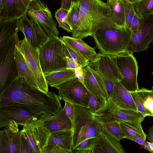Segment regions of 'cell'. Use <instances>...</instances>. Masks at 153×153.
Listing matches in <instances>:
<instances>
[{
    "instance_id": "1",
    "label": "cell",
    "mask_w": 153,
    "mask_h": 153,
    "mask_svg": "<svg viewBox=\"0 0 153 153\" xmlns=\"http://www.w3.org/2000/svg\"><path fill=\"white\" fill-rule=\"evenodd\" d=\"M61 100L53 92L45 93L33 88L23 78L19 76L0 93V107L23 105L43 121L62 109Z\"/></svg>"
},
{
    "instance_id": "2",
    "label": "cell",
    "mask_w": 153,
    "mask_h": 153,
    "mask_svg": "<svg viewBox=\"0 0 153 153\" xmlns=\"http://www.w3.org/2000/svg\"><path fill=\"white\" fill-rule=\"evenodd\" d=\"M80 4L79 18L72 30V37L82 39L92 36L103 28L121 27L111 19L107 3L101 0H83Z\"/></svg>"
},
{
    "instance_id": "3",
    "label": "cell",
    "mask_w": 153,
    "mask_h": 153,
    "mask_svg": "<svg viewBox=\"0 0 153 153\" xmlns=\"http://www.w3.org/2000/svg\"><path fill=\"white\" fill-rule=\"evenodd\" d=\"M131 34V29L126 25L103 28L95 32L92 36L101 53L114 55L129 51Z\"/></svg>"
},
{
    "instance_id": "4",
    "label": "cell",
    "mask_w": 153,
    "mask_h": 153,
    "mask_svg": "<svg viewBox=\"0 0 153 153\" xmlns=\"http://www.w3.org/2000/svg\"><path fill=\"white\" fill-rule=\"evenodd\" d=\"M74 117L72 122V150L85 140L95 137L103 131L96 116L87 108L74 105Z\"/></svg>"
},
{
    "instance_id": "5",
    "label": "cell",
    "mask_w": 153,
    "mask_h": 153,
    "mask_svg": "<svg viewBox=\"0 0 153 153\" xmlns=\"http://www.w3.org/2000/svg\"><path fill=\"white\" fill-rule=\"evenodd\" d=\"M41 67L45 76L66 69V55L63 40L58 36L49 37L39 49Z\"/></svg>"
},
{
    "instance_id": "6",
    "label": "cell",
    "mask_w": 153,
    "mask_h": 153,
    "mask_svg": "<svg viewBox=\"0 0 153 153\" xmlns=\"http://www.w3.org/2000/svg\"><path fill=\"white\" fill-rule=\"evenodd\" d=\"M19 41L17 33L0 48V93L18 77L15 51Z\"/></svg>"
},
{
    "instance_id": "7",
    "label": "cell",
    "mask_w": 153,
    "mask_h": 153,
    "mask_svg": "<svg viewBox=\"0 0 153 153\" xmlns=\"http://www.w3.org/2000/svg\"><path fill=\"white\" fill-rule=\"evenodd\" d=\"M16 46L23 55L34 79L39 90L46 93L48 85L42 71L39 60V49L33 47L26 37L19 41Z\"/></svg>"
},
{
    "instance_id": "8",
    "label": "cell",
    "mask_w": 153,
    "mask_h": 153,
    "mask_svg": "<svg viewBox=\"0 0 153 153\" xmlns=\"http://www.w3.org/2000/svg\"><path fill=\"white\" fill-rule=\"evenodd\" d=\"M111 55L123 77L120 82L130 92L137 91L139 89L137 82L138 66L133 53L126 51Z\"/></svg>"
},
{
    "instance_id": "9",
    "label": "cell",
    "mask_w": 153,
    "mask_h": 153,
    "mask_svg": "<svg viewBox=\"0 0 153 153\" xmlns=\"http://www.w3.org/2000/svg\"><path fill=\"white\" fill-rule=\"evenodd\" d=\"M27 139L33 153H45L51 133L39 119L25 124L20 131Z\"/></svg>"
},
{
    "instance_id": "10",
    "label": "cell",
    "mask_w": 153,
    "mask_h": 153,
    "mask_svg": "<svg viewBox=\"0 0 153 153\" xmlns=\"http://www.w3.org/2000/svg\"><path fill=\"white\" fill-rule=\"evenodd\" d=\"M56 88L58 90L57 95L61 100L74 105L88 107V91L76 78L61 84Z\"/></svg>"
},
{
    "instance_id": "11",
    "label": "cell",
    "mask_w": 153,
    "mask_h": 153,
    "mask_svg": "<svg viewBox=\"0 0 153 153\" xmlns=\"http://www.w3.org/2000/svg\"><path fill=\"white\" fill-rule=\"evenodd\" d=\"M137 31L132 33L129 52L133 53L146 51L153 43V14L139 18Z\"/></svg>"
},
{
    "instance_id": "12",
    "label": "cell",
    "mask_w": 153,
    "mask_h": 153,
    "mask_svg": "<svg viewBox=\"0 0 153 153\" xmlns=\"http://www.w3.org/2000/svg\"><path fill=\"white\" fill-rule=\"evenodd\" d=\"M27 15L33 17L38 21L49 37L58 36L59 32L56 24L47 4L40 0L30 2Z\"/></svg>"
},
{
    "instance_id": "13",
    "label": "cell",
    "mask_w": 153,
    "mask_h": 153,
    "mask_svg": "<svg viewBox=\"0 0 153 153\" xmlns=\"http://www.w3.org/2000/svg\"><path fill=\"white\" fill-rule=\"evenodd\" d=\"M41 119L27 108L23 105H13L0 107V127L7 126L10 121L24 126L33 121Z\"/></svg>"
},
{
    "instance_id": "14",
    "label": "cell",
    "mask_w": 153,
    "mask_h": 153,
    "mask_svg": "<svg viewBox=\"0 0 153 153\" xmlns=\"http://www.w3.org/2000/svg\"><path fill=\"white\" fill-rule=\"evenodd\" d=\"M26 14L20 18L19 30L21 31L28 41L34 48H39L49 37L38 21L31 15Z\"/></svg>"
},
{
    "instance_id": "15",
    "label": "cell",
    "mask_w": 153,
    "mask_h": 153,
    "mask_svg": "<svg viewBox=\"0 0 153 153\" xmlns=\"http://www.w3.org/2000/svg\"><path fill=\"white\" fill-rule=\"evenodd\" d=\"M88 65L100 75L109 79L119 81L123 79L111 55L98 53L95 59L89 62Z\"/></svg>"
},
{
    "instance_id": "16",
    "label": "cell",
    "mask_w": 153,
    "mask_h": 153,
    "mask_svg": "<svg viewBox=\"0 0 153 153\" xmlns=\"http://www.w3.org/2000/svg\"><path fill=\"white\" fill-rule=\"evenodd\" d=\"M93 153H126L125 149L118 141L103 130L94 137L92 148Z\"/></svg>"
},
{
    "instance_id": "17",
    "label": "cell",
    "mask_w": 153,
    "mask_h": 153,
    "mask_svg": "<svg viewBox=\"0 0 153 153\" xmlns=\"http://www.w3.org/2000/svg\"><path fill=\"white\" fill-rule=\"evenodd\" d=\"M108 100L107 108L103 113L115 120L119 122H142L145 117L139 111L119 107L111 98Z\"/></svg>"
},
{
    "instance_id": "18",
    "label": "cell",
    "mask_w": 153,
    "mask_h": 153,
    "mask_svg": "<svg viewBox=\"0 0 153 153\" xmlns=\"http://www.w3.org/2000/svg\"><path fill=\"white\" fill-rule=\"evenodd\" d=\"M30 2L29 0H5L0 8V19L20 18L27 14Z\"/></svg>"
},
{
    "instance_id": "19",
    "label": "cell",
    "mask_w": 153,
    "mask_h": 153,
    "mask_svg": "<svg viewBox=\"0 0 153 153\" xmlns=\"http://www.w3.org/2000/svg\"><path fill=\"white\" fill-rule=\"evenodd\" d=\"M82 68L84 73L82 83L88 91L94 95L107 98L104 84L98 72L88 64Z\"/></svg>"
},
{
    "instance_id": "20",
    "label": "cell",
    "mask_w": 153,
    "mask_h": 153,
    "mask_svg": "<svg viewBox=\"0 0 153 153\" xmlns=\"http://www.w3.org/2000/svg\"><path fill=\"white\" fill-rule=\"evenodd\" d=\"M5 128L0 131V153H19L21 131Z\"/></svg>"
},
{
    "instance_id": "21",
    "label": "cell",
    "mask_w": 153,
    "mask_h": 153,
    "mask_svg": "<svg viewBox=\"0 0 153 153\" xmlns=\"http://www.w3.org/2000/svg\"><path fill=\"white\" fill-rule=\"evenodd\" d=\"M43 121L51 133L72 128V121L66 114L64 106L55 114Z\"/></svg>"
},
{
    "instance_id": "22",
    "label": "cell",
    "mask_w": 153,
    "mask_h": 153,
    "mask_svg": "<svg viewBox=\"0 0 153 153\" xmlns=\"http://www.w3.org/2000/svg\"><path fill=\"white\" fill-rule=\"evenodd\" d=\"M114 82L115 88L111 98L112 100L121 108L138 111L130 92L127 91L119 81L114 80Z\"/></svg>"
},
{
    "instance_id": "23",
    "label": "cell",
    "mask_w": 153,
    "mask_h": 153,
    "mask_svg": "<svg viewBox=\"0 0 153 153\" xmlns=\"http://www.w3.org/2000/svg\"><path fill=\"white\" fill-rule=\"evenodd\" d=\"M62 39L66 45L89 62L96 57L97 54L94 49L88 45L82 39L69 36H64Z\"/></svg>"
},
{
    "instance_id": "24",
    "label": "cell",
    "mask_w": 153,
    "mask_h": 153,
    "mask_svg": "<svg viewBox=\"0 0 153 153\" xmlns=\"http://www.w3.org/2000/svg\"><path fill=\"white\" fill-rule=\"evenodd\" d=\"M103 130L114 139L120 141L125 138L126 135L120 125V122L103 113L95 115Z\"/></svg>"
},
{
    "instance_id": "25",
    "label": "cell",
    "mask_w": 153,
    "mask_h": 153,
    "mask_svg": "<svg viewBox=\"0 0 153 153\" xmlns=\"http://www.w3.org/2000/svg\"><path fill=\"white\" fill-rule=\"evenodd\" d=\"M15 56L18 70V76L23 78L33 88L39 90L31 72L23 55L18 49L16 45L15 51Z\"/></svg>"
},
{
    "instance_id": "26",
    "label": "cell",
    "mask_w": 153,
    "mask_h": 153,
    "mask_svg": "<svg viewBox=\"0 0 153 153\" xmlns=\"http://www.w3.org/2000/svg\"><path fill=\"white\" fill-rule=\"evenodd\" d=\"M19 19H0V48L9 39L18 33Z\"/></svg>"
},
{
    "instance_id": "27",
    "label": "cell",
    "mask_w": 153,
    "mask_h": 153,
    "mask_svg": "<svg viewBox=\"0 0 153 153\" xmlns=\"http://www.w3.org/2000/svg\"><path fill=\"white\" fill-rule=\"evenodd\" d=\"M72 135V129L51 133L48 144H56L69 153H73Z\"/></svg>"
},
{
    "instance_id": "28",
    "label": "cell",
    "mask_w": 153,
    "mask_h": 153,
    "mask_svg": "<svg viewBox=\"0 0 153 153\" xmlns=\"http://www.w3.org/2000/svg\"><path fill=\"white\" fill-rule=\"evenodd\" d=\"M48 85L56 88L61 84L76 78L75 70L65 69L50 74L45 76Z\"/></svg>"
},
{
    "instance_id": "29",
    "label": "cell",
    "mask_w": 153,
    "mask_h": 153,
    "mask_svg": "<svg viewBox=\"0 0 153 153\" xmlns=\"http://www.w3.org/2000/svg\"><path fill=\"white\" fill-rule=\"evenodd\" d=\"M141 123L140 121L120 122V127L126 137H133L146 140V135L143 130Z\"/></svg>"
},
{
    "instance_id": "30",
    "label": "cell",
    "mask_w": 153,
    "mask_h": 153,
    "mask_svg": "<svg viewBox=\"0 0 153 153\" xmlns=\"http://www.w3.org/2000/svg\"><path fill=\"white\" fill-rule=\"evenodd\" d=\"M89 110L93 114L98 115L105 112L107 108L108 100L104 97L95 96L88 91Z\"/></svg>"
},
{
    "instance_id": "31",
    "label": "cell",
    "mask_w": 153,
    "mask_h": 153,
    "mask_svg": "<svg viewBox=\"0 0 153 153\" xmlns=\"http://www.w3.org/2000/svg\"><path fill=\"white\" fill-rule=\"evenodd\" d=\"M109 6L111 8V17L113 21L119 26H126L124 9L122 0H118L114 4Z\"/></svg>"
},
{
    "instance_id": "32",
    "label": "cell",
    "mask_w": 153,
    "mask_h": 153,
    "mask_svg": "<svg viewBox=\"0 0 153 153\" xmlns=\"http://www.w3.org/2000/svg\"><path fill=\"white\" fill-rule=\"evenodd\" d=\"M132 4L135 13L139 18L153 14V0H138Z\"/></svg>"
},
{
    "instance_id": "33",
    "label": "cell",
    "mask_w": 153,
    "mask_h": 153,
    "mask_svg": "<svg viewBox=\"0 0 153 153\" xmlns=\"http://www.w3.org/2000/svg\"><path fill=\"white\" fill-rule=\"evenodd\" d=\"M136 91L140 96L144 107L153 117V90L142 87Z\"/></svg>"
},
{
    "instance_id": "34",
    "label": "cell",
    "mask_w": 153,
    "mask_h": 153,
    "mask_svg": "<svg viewBox=\"0 0 153 153\" xmlns=\"http://www.w3.org/2000/svg\"><path fill=\"white\" fill-rule=\"evenodd\" d=\"M68 11V10L60 7L56 11L55 17L58 22L59 27L62 28L69 33H71L72 29L67 17Z\"/></svg>"
},
{
    "instance_id": "35",
    "label": "cell",
    "mask_w": 153,
    "mask_h": 153,
    "mask_svg": "<svg viewBox=\"0 0 153 153\" xmlns=\"http://www.w3.org/2000/svg\"><path fill=\"white\" fill-rule=\"evenodd\" d=\"M63 43L66 56L69 57L75 61L81 68H82L89 64V61L78 54L66 45L63 41Z\"/></svg>"
},
{
    "instance_id": "36",
    "label": "cell",
    "mask_w": 153,
    "mask_h": 153,
    "mask_svg": "<svg viewBox=\"0 0 153 153\" xmlns=\"http://www.w3.org/2000/svg\"><path fill=\"white\" fill-rule=\"evenodd\" d=\"M81 4L72 2L67 14L69 23L72 29L76 24L79 16Z\"/></svg>"
},
{
    "instance_id": "37",
    "label": "cell",
    "mask_w": 153,
    "mask_h": 153,
    "mask_svg": "<svg viewBox=\"0 0 153 153\" xmlns=\"http://www.w3.org/2000/svg\"><path fill=\"white\" fill-rule=\"evenodd\" d=\"M123 4L126 24L131 29L132 21L135 13L132 3L128 0H122Z\"/></svg>"
},
{
    "instance_id": "38",
    "label": "cell",
    "mask_w": 153,
    "mask_h": 153,
    "mask_svg": "<svg viewBox=\"0 0 153 153\" xmlns=\"http://www.w3.org/2000/svg\"><path fill=\"white\" fill-rule=\"evenodd\" d=\"M94 137L88 139L82 142L74 149L77 153H93L92 148Z\"/></svg>"
},
{
    "instance_id": "39",
    "label": "cell",
    "mask_w": 153,
    "mask_h": 153,
    "mask_svg": "<svg viewBox=\"0 0 153 153\" xmlns=\"http://www.w3.org/2000/svg\"><path fill=\"white\" fill-rule=\"evenodd\" d=\"M138 111L140 112L145 117L147 116L153 117L144 107L140 96L136 91L130 92Z\"/></svg>"
},
{
    "instance_id": "40",
    "label": "cell",
    "mask_w": 153,
    "mask_h": 153,
    "mask_svg": "<svg viewBox=\"0 0 153 153\" xmlns=\"http://www.w3.org/2000/svg\"><path fill=\"white\" fill-rule=\"evenodd\" d=\"M104 84L107 99L111 98L115 90L114 80L109 79L99 74Z\"/></svg>"
},
{
    "instance_id": "41",
    "label": "cell",
    "mask_w": 153,
    "mask_h": 153,
    "mask_svg": "<svg viewBox=\"0 0 153 153\" xmlns=\"http://www.w3.org/2000/svg\"><path fill=\"white\" fill-rule=\"evenodd\" d=\"M19 153H33L28 141L21 133Z\"/></svg>"
},
{
    "instance_id": "42",
    "label": "cell",
    "mask_w": 153,
    "mask_h": 153,
    "mask_svg": "<svg viewBox=\"0 0 153 153\" xmlns=\"http://www.w3.org/2000/svg\"><path fill=\"white\" fill-rule=\"evenodd\" d=\"M45 153H69L66 150L62 148L58 145L48 144L46 148Z\"/></svg>"
},
{
    "instance_id": "43",
    "label": "cell",
    "mask_w": 153,
    "mask_h": 153,
    "mask_svg": "<svg viewBox=\"0 0 153 153\" xmlns=\"http://www.w3.org/2000/svg\"><path fill=\"white\" fill-rule=\"evenodd\" d=\"M65 102V105L64 106L65 108L66 113L72 122L74 117V105L67 101Z\"/></svg>"
},
{
    "instance_id": "44",
    "label": "cell",
    "mask_w": 153,
    "mask_h": 153,
    "mask_svg": "<svg viewBox=\"0 0 153 153\" xmlns=\"http://www.w3.org/2000/svg\"><path fill=\"white\" fill-rule=\"evenodd\" d=\"M139 25V18L135 13L132 21L131 28L132 33H134L137 31Z\"/></svg>"
},
{
    "instance_id": "45",
    "label": "cell",
    "mask_w": 153,
    "mask_h": 153,
    "mask_svg": "<svg viewBox=\"0 0 153 153\" xmlns=\"http://www.w3.org/2000/svg\"><path fill=\"white\" fill-rule=\"evenodd\" d=\"M75 71L76 78L82 82L84 77V73L82 68L78 65L75 69Z\"/></svg>"
},
{
    "instance_id": "46",
    "label": "cell",
    "mask_w": 153,
    "mask_h": 153,
    "mask_svg": "<svg viewBox=\"0 0 153 153\" xmlns=\"http://www.w3.org/2000/svg\"><path fill=\"white\" fill-rule=\"evenodd\" d=\"M125 138L132 140L135 142H136L140 145L144 149L148 144V141H147L146 140H145L140 138L126 137Z\"/></svg>"
},
{
    "instance_id": "47",
    "label": "cell",
    "mask_w": 153,
    "mask_h": 153,
    "mask_svg": "<svg viewBox=\"0 0 153 153\" xmlns=\"http://www.w3.org/2000/svg\"><path fill=\"white\" fill-rule=\"evenodd\" d=\"M66 69L75 70L78 65V64L74 60L68 56L66 57Z\"/></svg>"
},
{
    "instance_id": "48",
    "label": "cell",
    "mask_w": 153,
    "mask_h": 153,
    "mask_svg": "<svg viewBox=\"0 0 153 153\" xmlns=\"http://www.w3.org/2000/svg\"><path fill=\"white\" fill-rule=\"evenodd\" d=\"M61 7L69 10L72 3V0H61Z\"/></svg>"
},
{
    "instance_id": "49",
    "label": "cell",
    "mask_w": 153,
    "mask_h": 153,
    "mask_svg": "<svg viewBox=\"0 0 153 153\" xmlns=\"http://www.w3.org/2000/svg\"><path fill=\"white\" fill-rule=\"evenodd\" d=\"M146 135V138L150 142L153 143V124L151 127L149 128V130Z\"/></svg>"
},
{
    "instance_id": "50",
    "label": "cell",
    "mask_w": 153,
    "mask_h": 153,
    "mask_svg": "<svg viewBox=\"0 0 153 153\" xmlns=\"http://www.w3.org/2000/svg\"><path fill=\"white\" fill-rule=\"evenodd\" d=\"M118 0H107V3L109 5H114L116 3Z\"/></svg>"
},
{
    "instance_id": "51",
    "label": "cell",
    "mask_w": 153,
    "mask_h": 153,
    "mask_svg": "<svg viewBox=\"0 0 153 153\" xmlns=\"http://www.w3.org/2000/svg\"><path fill=\"white\" fill-rule=\"evenodd\" d=\"M148 143L150 146L151 149L152 150V153H153V143L150 142H148Z\"/></svg>"
},
{
    "instance_id": "52",
    "label": "cell",
    "mask_w": 153,
    "mask_h": 153,
    "mask_svg": "<svg viewBox=\"0 0 153 153\" xmlns=\"http://www.w3.org/2000/svg\"><path fill=\"white\" fill-rule=\"evenodd\" d=\"M5 0H0V8L2 6Z\"/></svg>"
},
{
    "instance_id": "53",
    "label": "cell",
    "mask_w": 153,
    "mask_h": 153,
    "mask_svg": "<svg viewBox=\"0 0 153 153\" xmlns=\"http://www.w3.org/2000/svg\"><path fill=\"white\" fill-rule=\"evenodd\" d=\"M72 2L76 4H80L79 2V0H72Z\"/></svg>"
},
{
    "instance_id": "54",
    "label": "cell",
    "mask_w": 153,
    "mask_h": 153,
    "mask_svg": "<svg viewBox=\"0 0 153 153\" xmlns=\"http://www.w3.org/2000/svg\"><path fill=\"white\" fill-rule=\"evenodd\" d=\"M128 1H130V2H132V3H133V2H134L135 1H136L138 0H128Z\"/></svg>"
},
{
    "instance_id": "55",
    "label": "cell",
    "mask_w": 153,
    "mask_h": 153,
    "mask_svg": "<svg viewBox=\"0 0 153 153\" xmlns=\"http://www.w3.org/2000/svg\"><path fill=\"white\" fill-rule=\"evenodd\" d=\"M83 0H79V2L80 4Z\"/></svg>"
},
{
    "instance_id": "56",
    "label": "cell",
    "mask_w": 153,
    "mask_h": 153,
    "mask_svg": "<svg viewBox=\"0 0 153 153\" xmlns=\"http://www.w3.org/2000/svg\"><path fill=\"white\" fill-rule=\"evenodd\" d=\"M152 74L153 76V71L152 72Z\"/></svg>"
},
{
    "instance_id": "57",
    "label": "cell",
    "mask_w": 153,
    "mask_h": 153,
    "mask_svg": "<svg viewBox=\"0 0 153 153\" xmlns=\"http://www.w3.org/2000/svg\"><path fill=\"white\" fill-rule=\"evenodd\" d=\"M152 89L153 90V86L152 87Z\"/></svg>"
},
{
    "instance_id": "58",
    "label": "cell",
    "mask_w": 153,
    "mask_h": 153,
    "mask_svg": "<svg viewBox=\"0 0 153 153\" xmlns=\"http://www.w3.org/2000/svg\"><path fill=\"white\" fill-rule=\"evenodd\" d=\"M30 1H33V0H29Z\"/></svg>"
}]
</instances>
